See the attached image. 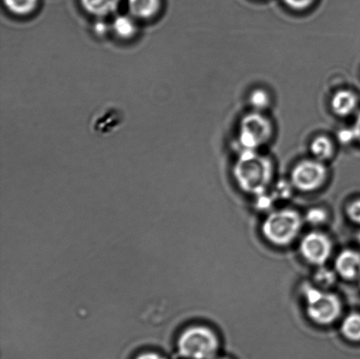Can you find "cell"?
<instances>
[{
  "label": "cell",
  "mask_w": 360,
  "mask_h": 359,
  "mask_svg": "<svg viewBox=\"0 0 360 359\" xmlns=\"http://www.w3.org/2000/svg\"><path fill=\"white\" fill-rule=\"evenodd\" d=\"M232 172L238 188L255 197L269 191L274 178V164L257 150H242Z\"/></svg>",
  "instance_id": "obj_1"
},
{
  "label": "cell",
  "mask_w": 360,
  "mask_h": 359,
  "mask_svg": "<svg viewBox=\"0 0 360 359\" xmlns=\"http://www.w3.org/2000/svg\"><path fill=\"white\" fill-rule=\"evenodd\" d=\"M304 303L305 314L314 325L321 327L333 325L343 314V303L338 294L323 290L312 282H305L300 288Z\"/></svg>",
  "instance_id": "obj_2"
},
{
  "label": "cell",
  "mask_w": 360,
  "mask_h": 359,
  "mask_svg": "<svg viewBox=\"0 0 360 359\" xmlns=\"http://www.w3.org/2000/svg\"><path fill=\"white\" fill-rule=\"evenodd\" d=\"M304 223V218L297 210L288 207L274 209L261 223V234L275 247H288L300 237Z\"/></svg>",
  "instance_id": "obj_3"
},
{
  "label": "cell",
  "mask_w": 360,
  "mask_h": 359,
  "mask_svg": "<svg viewBox=\"0 0 360 359\" xmlns=\"http://www.w3.org/2000/svg\"><path fill=\"white\" fill-rule=\"evenodd\" d=\"M220 339L210 327L193 325L184 329L177 341L178 353L186 359H214L220 350Z\"/></svg>",
  "instance_id": "obj_4"
},
{
  "label": "cell",
  "mask_w": 360,
  "mask_h": 359,
  "mask_svg": "<svg viewBox=\"0 0 360 359\" xmlns=\"http://www.w3.org/2000/svg\"><path fill=\"white\" fill-rule=\"evenodd\" d=\"M261 112L254 111L245 116L240 123L238 141L242 150H257L273 136V125Z\"/></svg>",
  "instance_id": "obj_5"
},
{
  "label": "cell",
  "mask_w": 360,
  "mask_h": 359,
  "mask_svg": "<svg viewBox=\"0 0 360 359\" xmlns=\"http://www.w3.org/2000/svg\"><path fill=\"white\" fill-rule=\"evenodd\" d=\"M327 178L326 164L315 158L299 162L292 168L290 175L292 185L302 192L319 191L326 184Z\"/></svg>",
  "instance_id": "obj_6"
},
{
  "label": "cell",
  "mask_w": 360,
  "mask_h": 359,
  "mask_svg": "<svg viewBox=\"0 0 360 359\" xmlns=\"http://www.w3.org/2000/svg\"><path fill=\"white\" fill-rule=\"evenodd\" d=\"M299 252L302 259L309 265L315 267L326 266L333 256V241L322 231L309 232L300 241Z\"/></svg>",
  "instance_id": "obj_7"
},
{
  "label": "cell",
  "mask_w": 360,
  "mask_h": 359,
  "mask_svg": "<svg viewBox=\"0 0 360 359\" xmlns=\"http://www.w3.org/2000/svg\"><path fill=\"white\" fill-rule=\"evenodd\" d=\"M334 269L341 279L360 280V252L352 249H344L335 259Z\"/></svg>",
  "instance_id": "obj_8"
},
{
  "label": "cell",
  "mask_w": 360,
  "mask_h": 359,
  "mask_svg": "<svg viewBox=\"0 0 360 359\" xmlns=\"http://www.w3.org/2000/svg\"><path fill=\"white\" fill-rule=\"evenodd\" d=\"M358 105V98L350 90L338 91L330 101V107L335 115L347 117L355 111Z\"/></svg>",
  "instance_id": "obj_9"
},
{
  "label": "cell",
  "mask_w": 360,
  "mask_h": 359,
  "mask_svg": "<svg viewBox=\"0 0 360 359\" xmlns=\"http://www.w3.org/2000/svg\"><path fill=\"white\" fill-rule=\"evenodd\" d=\"M340 333L349 342H360V313L352 312L345 316L340 325Z\"/></svg>",
  "instance_id": "obj_10"
},
{
  "label": "cell",
  "mask_w": 360,
  "mask_h": 359,
  "mask_svg": "<svg viewBox=\"0 0 360 359\" xmlns=\"http://www.w3.org/2000/svg\"><path fill=\"white\" fill-rule=\"evenodd\" d=\"M130 13L134 16L149 19L160 8V0H128Z\"/></svg>",
  "instance_id": "obj_11"
},
{
  "label": "cell",
  "mask_w": 360,
  "mask_h": 359,
  "mask_svg": "<svg viewBox=\"0 0 360 359\" xmlns=\"http://www.w3.org/2000/svg\"><path fill=\"white\" fill-rule=\"evenodd\" d=\"M334 150L333 141L326 136H317L310 144V151H311L313 158L323 162V163L333 157Z\"/></svg>",
  "instance_id": "obj_12"
},
{
  "label": "cell",
  "mask_w": 360,
  "mask_h": 359,
  "mask_svg": "<svg viewBox=\"0 0 360 359\" xmlns=\"http://www.w3.org/2000/svg\"><path fill=\"white\" fill-rule=\"evenodd\" d=\"M338 273L335 269L328 268L326 266L316 267L311 282L323 290H330L336 285Z\"/></svg>",
  "instance_id": "obj_13"
},
{
  "label": "cell",
  "mask_w": 360,
  "mask_h": 359,
  "mask_svg": "<svg viewBox=\"0 0 360 359\" xmlns=\"http://www.w3.org/2000/svg\"><path fill=\"white\" fill-rule=\"evenodd\" d=\"M120 0H81L88 13L97 16L108 15L117 9Z\"/></svg>",
  "instance_id": "obj_14"
},
{
  "label": "cell",
  "mask_w": 360,
  "mask_h": 359,
  "mask_svg": "<svg viewBox=\"0 0 360 359\" xmlns=\"http://www.w3.org/2000/svg\"><path fill=\"white\" fill-rule=\"evenodd\" d=\"M6 8L17 15H27L37 8L38 0H3Z\"/></svg>",
  "instance_id": "obj_15"
},
{
  "label": "cell",
  "mask_w": 360,
  "mask_h": 359,
  "mask_svg": "<svg viewBox=\"0 0 360 359\" xmlns=\"http://www.w3.org/2000/svg\"><path fill=\"white\" fill-rule=\"evenodd\" d=\"M304 218L305 223L313 227L323 226L329 220V214L323 207H315L307 211Z\"/></svg>",
  "instance_id": "obj_16"
},
{
  "label": "cell",
  "mask_w": 360,
  "mask_h": 359,
  "mask_svg": "<svg viewBox=\"0 0 360 359\" xmlns=\"http://www.w3.org/2000/svg\"><path fill=\"white\" fill-rule=\"evenodd\" d=\"M114 28L119 37L129 38L135 34L136 27L135 23H134V21L130 18L121 16L115 20Z\"/></svg>",
  "instance_id": "obj_17"
},
{
  "label": "cell",
  "mask_w": 360,
  "mask_h": 359,
  "mask_svg": "<svg viewBox=\"0 0 360 359\" xmlns=\"http://www.w3.org/2000/svg\"><path fill=\"white\" fill-rule=\"evenodd\" d=\"M250 105H252L254 110L262 112L264 109L269 107L270 97L266 91L262 89L254 90L250 96Z\"/></svg>",
  "instance_id": "obj_18"
},
{
  "label": "cell",
  "mask_w": 360,
  "mask_h": 359,
  "mask_svg": "<svg viewBox=\"0 0 360 359\" xmlns=\"http://www.w3.org/2000/svg\"><path fill=\"white\" fill-rule=\"evenodd\" d=\"M268 192L269 191L254 197V207L260 212H271L274 210L275 204L277 203L274 195Z\"/></svg>",
  "instance_id": "obj_19"
},
{
  "label": "cell",
  "mask_w": 360,
  "mask_h": 359,
  "mask_svg": "<svg viewBox=\"0 0 360 359\" xmlns=\"http://www.w3.org/2000/svg\"><path fill=\"white\" fill-rule=\"evenodd\" d=\"M294 186L292 185L291 182L282 181L277 183L274 186V192L271 195H274L275 200L278 202V200H285L290 199L294 190Z\"/></svg>",
  "instance_id": "obj_20"
},
{
  "label": "cell",
  "mask_w": 360,
  "mask_h": 359,
  "mask_svg": "<svg viewBox=\"0 0 360 359\" xmlns=\"http://www.w3.org/2000/svg\"><path fill=\"white\" fill-rule=\"evenodd\" d=\"M345 214L351 223L360 226V198L349 202L345 206Z\"/></svg>",
  "instance_id": "obj_21"
},
{
  "label": "cell",
  "mask_w": 360,
  "mask_h": 359,
  "mask_svg": "<svg viewBox=\"0 0 360 359\" xmlns=\"http://www.w3.org/2000/svg\"><path fill=\"white\" fill-rule=\"evenodd\" d=\"M285 5L295 11H304L309 8L315 0H283Z\"/></svg>",
  "instance_id": "obj_22"
},
{
  "label": "cell",
  "mask_w": 360,
  "mask_h": 359,
  "mask_svg": "<svg viewBox=\"0 0 360 359\" xmlns=\"http://www.w3.org/2000/svg\"><path fill=\"white\" fill-rule=\"evenodd\" d=\"M338 140H340V143L344 144L351 143L352 141L356 140L354 129L352 128L341 130V131L338 133Z\"/></svg>",
  "instance_id": "obj_23"
},
{
  "label": "cell",
  "mask_w": 360,
  "mask_h": 359,
  "mask_svg": "<svg viewBox=\"0 0 360 359\" xmlns=\"http://www.w3.org/2000/svg\"><path fill=\"white\" fill-rule=\"evenodd\" d=\"M135 359H167L156 353H144L139 355Z\"/></svg>",
  "instance_id": "obj_24"
},
{
  "label": "cell",
  "mask_w": 360,
  "mask_h": 359,
  "mask_svg": "<svg viewBox=\"0 0 360 359\" xmlns=\"http://www.w3.org/2000/svg\"><path fill=\"white\" fill-rule=\"evenodd\" d=\"M352 129H354L356 140L359 141L360 143V114L358 115L357 119H356Z\"/></svg>",
  "instance_id": "obj_25"
},
{
  "label": "cell",
  "mask_w": 360,
  "mask_h": 359,
  "mask_svg": "<svg viewBox=\"0 0 360 359\" xmlns=\"http://www.w3.org/2000/svg\"><path fill=\"white\" fill-rule=\"evenodd\" d=\"M214 359H231L226 357H215Z\"/></svg>",
  "instance_id": "obj_26"
},
{
  "label": "cell",
  "mask_w": 360,
  "mask_h": 359,
  "mask_svg": "<svg viewBox=\"0 0 360 359\" xmlns=\"http://www.w3.org/2000/svg\"><path fill=\"white\" fill-rule=\"evenodd\" d=\"M358 242H359V244L360 245V230H359V234H358Z\"/></svg>",
  "instance_id": "obj_27"
}]
</instances>
